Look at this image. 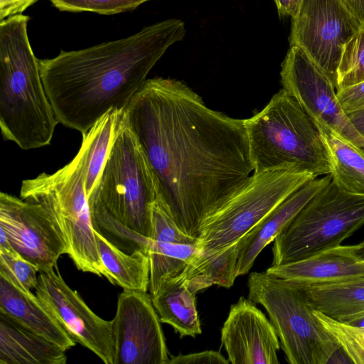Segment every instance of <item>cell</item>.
Segmentation results:
<instances>
[{"instance_id":"cell-1","label":"cell","mask_w":364,"mask_h":364,"mask_svg":"<svg viewBox=\"0 0 364 364\" xmlns=\"http://www.w3.org/2000/svg\"><path fill=\"white\" fill-rule=\"evenodd\" d=\"M178 227L196 238L205 218L254 172L245 119L208 108L183 82L147 79L124 109Z\"/></svg>"},{"instance_id":"cell-2","label":"cell","mask_w":364,"mask_h":364,"mask_svg":"<svg viewBox=\"0 0 364 364\" xmlns=\"http://www.w3.org/2000/svg\"><path fill=\"white\" fill-rule=\"evenodd\" d=\"M185 35L182 21L168 19L124 38L39 60L58 122L83 135L110 110H124L167 48Z\"/></svg>"},{"instance_id":"cell-3","label":"cell","mask_w":364,"mask_h":364,"mask_svg":"<svg viewBox=\"0 0 364 364\" xmlns=\"http://www.w3.org/2000/svg\"><path fill=\"white\" fill-rule=\"evenodd\" d=\"M156 180L124 113L98 183L88 197L94 230L121 250L147 253Z\"/></svg>"},{"instance_id":"cell-4","label":"cell","mask_w":364,"mask_h":364,"mask_svg":"<svg viewBox=\"0 0 364 364\" xmlns=\"http://www.w3.org/2000/svg\"><path fill=\"white\" fill-rule=\"evenodd\" d=\"M28 21L18 14L0 22V128L5 140L23 150L49 145L58 123L28 40Z\"/></svg>"},{"instance_id":"cell-5","label":"cell","mask_w":364,"mask_h":364,"mask_svg":"<svg viewBox=\"0 0 364 364\" xmlns=\"http://www.w3.org/2000/svg\"><path fill=\"white\" fill-rule=\"evenodd\" d=\"M253 173L284 167L314 176L331 174L321 136L307 113L284 89L259 112L245 119Z\"/></svg>"},{"instance_id":"cell-6","label":"cell","mask_w":364,"mask_h":364,"mask_svg":"<svg viewBox=\"0 0 364 364\" xmlns=\"http://www.w3.org/2000/svg\"><path fill=\"white\" fill-rule=\"evenodd\" d=\"M82 136L75 156L53 173H42L34 178L23 180L20 198L42 204L54 216L67 241L68 256L79 270L107 279L85 190L90 137L87 132Z\"/></svg>"},{"instance_id":"cell-7","label":"cell","mask_w":364,"mask_h":364,"mask_svg":"<svg viewBox=\"0 0 364 364\" xmlns=\"http://www.w3.org/2000/svg\"><path fill=\"white\" fill-rule=\"evenodd\" d=\"M247 287L248 299L261 304L268 314L289 363H328L341 349L295 281L254 272Z\"/></svg>"},{"instance_id":"cell-8","label":"cell","mask_w":364,"mask_h":364,"mask_svg":"<svg viewBox=\"0 0 364 364\" xmlns=\"http://www.w3.org/2000/svg\"><path fill=\"white\" fill-rule=\"evenodd\" d=\"M315 178L293 167L253 173L238 191L205 218L194 259L211 257L237 243L287 198Z\"/></svg>"},{"instance_id":"cell-9","label":"cell","mask_w":364,"mask_h":364,"mask_svg":"<svg viewBox=\"0 0 364 364\" xmlns=\"http://www.w3.org/2000/svg\"><path fill=\"white\" fill-rule=\"evenodd\" d=\"M364 225V195L332 180L275 237L271 266L296 262L334 247Z\"/></svg>"},{"instance_id":"cell-10","label":"cell","mask_w":364,"mask_h":364,"mask_svg":"<svg viewBox=\"0 0 364 364\" xmlns=\"http://www.w3.org/2000/svg\"><path fill=\"white\" fill-rule=\"evenodd\" d=\"M361 28L342 0H302L291 18L290 47L302 49L336 88L343 47Z\"/></svg>"},{"instance_id":"cell-11","label":"cell","mask_w":364,"mask_h":364,"mask_svg":"<svg viewBox=\"0 0 364 364\" xmlns=\"http://www.w3.org/2000/svg\"><path fill=\"white\" fill-rule=\"evenodd\" d=\"M281 82L312 121L323 122L364 150V138L351 124L328 75L300 48L290 47L282 64Z\"/></svg>"},{"instance_id":"cell-12","label":"cell","mask_w":364,"mask_h":364,"mask_svg":"<svg viewBox=\"0 0 364 364\" xmlns=\"http://www.w3.org/2000/svg\"><path fill=\"white\" fill-rule=\"evenodd\" d=\"M0 228L13 248L34 264L39 272L54 269L59 257L68 255L63 230L41 203L1 192Z\"/></svg>"},{"instance_id":"cell-13","label":"cell","mask_w":364,"mask_h":364,"mask_svg":"<svg viewBox=\"0 0 364 364\" xmlns=\"http://www.w3.org/2000/svg\"><path fill=\"white\" fill-rule=\"evenodd\" d=\"M112 323L114 364H168L161 322L147 291L124 289Z\"/></svg>"},{"instance_id":"cell-14","label":"cell","mask_w":364,"mask_h":364,"mask_svg":"<svg viewBox=\"0 0 364 364\" xmlns=\"http://www.w3.org/2000/svg\"><path fill=\"white\" fill-rule=\"evenodd\" d=\"M35 294L76 343L90 350L105 364H114L112 320H105L94 313L66 284L57 266L40 272Z\"/></svg>"},{"instance_id":"cell-15","label":"cell","mask_w":364,"mask_h":364,"mask_svg":"<svg viewBox=\"0 0 364 364\" xmlns=\"http://www.w3.org/2000/svg\"><path fill=\"white\" fill-rule=\"evenodd\" d=\"M220 340L230 363H279L281 346L272 323L256 304L244 296L231 305Z\"/></svg>"},{"instance_id":"cell-16","label":"cell","mask_w":364,"mask_h":364,"mask_svg":"<svg viewBox=\"0 0 364 364\" xmlns=\"http://www.w3.org/2000/svg\"><path fill=\"white\" fill-rule=\"evenodd\" d=\"M266 272L306 283L364 278V240L356 245H340L296 262L270 266Z\"/></svg>"},{"instance_id":"cell-17","label":"cell","mask_w":364,"mask_h":364,"mask_svg":"<svg viewBox=\"0 0 364 364\" xmlns=\"http://www.w3.org/2000/svg\"><path fill=\"white\" fill-rule=\"evenodd\" d=\"M332 179L331 174L314 178L294 192L237 242V277L245 275L263 249Z\"/></svg>"},{"instance_id":"cell-18","label":"cell","mask_w":364,"mask_h":364,"mask_svg":"<svg viewBox=\"0 0 364 364\" xmlns=\"http://www.w3.org/2000/svg\"><path fill=\"white\" fill-rule=\"evenodd\" d=\"M0 312L65 351L76 345L36 294L21 288L1 273Z\"/></svg>"},{"instance_id":"cell-19","label":"cell","mask_w":364,"mask_h":364,"mask_svg":"<svg viewBox=\"0 0 364 364\" xmlns=\"http://www.w3.org/2000/svg\"><path fill=\"white\" fill-rule=\"evenodd\" d=\"M295 282L314 310L344 323L364 319V278L326 283Z\"/></svg>"},{"instance_id":"cell-20","label":"cell","mask_w":364,"mask_h":364,"mask_svg":"<svg viewBox=\"0 0 364 364\" xmlns=\"http://www.w3.org/2000/svg\"><path fill=\"white\" fill-rule=\"evenodd\" d=\"M65 352L0 312V364H65Z\"/></svg>"},{"instance_id":"cell-21","label":"cell","mask_w":364,"mask_h":364,"mask_svg":"<svg viewBox=\"0 0 364 364\" xmlns=\"http://www.w3.org/2000/svg\"><path fill=\"white\" fill-rule=\"evenodd\" d=\"M196 294L179 274L164 282L151 296L160 321L172 326L181 338L202 333Z\"/></svg>"},{"instance_id":"cell-22","label":"cell","mask_w":364,"mask_h":364,"mask_svg":"<svg viewBox=\"0 0 364 364\" xmlns=\"http://www.w3.org/2000/svg\"><path fill=\"white\" fill-rule=\"evenodd\" d=\"M326 148L332 181L351 193L364 195V150L323 122L313 121Z\"/></svg>"},{"instance_id":"cell-23","label":"cell","mask_w":364,"mask_h":364,"mask_svg":"<svg viewBox=\"0 0 364 364\" xmlns=\"http://www.w3.org/2000/svg\"><path fill=\"white\" fill-rule=\"evenodd\" d=\"M96 237L100 257L109 282L123 289L147 291L150 281L148 254L143 250L127 253L97 232Z\"/></svg>"},{"instance_id":"cell-24","label":"cell","mask_w":364,"mask_h":364,"mask_svg":"<svg viewBox=\"0 0 364 364\" xmlns=\"http://www.w3.org/2000/svg\"><path fill=\"white\" fill-rule=\"evenodd\" d=\"M198 242L178 243L163 240H149L150 262L149 290L154 296L166 280L181 274L198 254Z\"/></svg>"},{"instance_id":"cell-25","label":"cell","mask_w":364,"mask_h":364,"mask_svg":"<svg viewBox=\"0 0 364 364\" xmlns=\"http://www.w3.org/2000/svg\"><path fill=\"white\" fill-rule=\"evenodd\" d=\"M124 110L112 109L87 132L90 137L86 161L85 190L87 198L100 179Z\"/></svg>"},{"instance_id":"cell-26","label":"cell","mask_w":364,"mask_h":364,"mask_svg":"<svg viewBox=\"0 0 364 364\" xmlns=\"http://www.w3.org/2000/svg\"><path fill=\"white\" fill-rule=\"evenodd\" d=\"M314 314L336 341L350 362L364 364V326L338 322L316 310Z\"/></svg>"},{"instance_id":"cell-27","label":"cell","mask_w":364,"mask_h":364,"mask_svg":"<svg viewBox=\"0 0 364 364\" xmlns=\"http://www.w3.org/2000/svg\"><path fill=\"white\" fill-rule=\"evenodd\" d=\"M364 81V28L344 46L337 70L336 90Z\"/></svg>"},{"instance_id":"cell-28","label":"cell","mask_w":364,"mask_h":364,"mask_svg":"<svg viewBox=\"0 0 364 364\" xmlns=\"http://www.w3.org/2000/svg\"><path fill=\"white\" fill-rule=\"evenodd\" d=\"M38 267L14 248L0 249V273L26 290L36 289L38 284Z\"/></svg>"},{"instance_id":"cell-29","label":"cell","mask_w":364,"mask_h":364,"mask_svg":"<svg viewBox=\"0 0 364 364\" xmlns=\"http://www.w3.org/2000/svg\"><path fill=\"white\" fill-rule=\"evenodd\" d=\"M149 0H50L60 11L114 14L132 10Z\"/></svg>"},{"instance_id":"cell-30","label":"cell","mask_w":364,"mask_h":364,"mask_svg":"<svg viewBox=\"0 0 364 364\" xmlns=\"http://www.w3.org/2000/svg\"><path fill=\"white\" fill-rule=\"evenodd\" d=\"M225 358L220 352L215 350H205L199 353L186 355H170L168 364H228Z\"/></svg>"},{"instance_id":"cell-31","label":"cell","mask_w":364,"mask_h":364,"mask_svg":"<svg viewBox=\"0 0 364 364\" xmlns=\"http://www.w3.org/2000/svg\"><path fill=\"white\" fill-rule=\"evenodd\" d=\"M336 97L346 113L364 106V81L336 90Z\"/></svg>"},{"instance_id":"cell-32","label":"cell","mask_w":364,"mask_h":364,"mask_svg":"<svg viewBox=\"0 0 364 364\" xmlns=\"http://www.w3.org/2000/svg\"><path fill=\"white\" fill-rule=\"evenodd\" d=\"M37 0H0V19L22 14Z\"/></svg>"},{"instance_id":"cell-33","label":"cell","mask_w":364,"mask_h":364,"mask_svg":"<svg viewBox=\"0 0 364 364\" xmlns=\"http://www.w3.org/2000/svg\"><path fill=\"white\" fill-rule=\"evenodd\" d=\"M302 0H274L280 16L294 17Z\"/></svg>"},{"instance_id":"cell-34","label":"cell","mask_w":364,"mask_h":364,"mask_svg":"<svg viewBox=\"0 0 364 364\" xmlns=\"http://www.w3.org/2000/svg\"><path fill=\"white\" fill-rule=\"evenodd\" d=\"M364 28V0H342Z\"/></svg>"},{"instance_id":"cell-35","label":"cell","mask_w":364,"mask_h":364,"mask_svg":"<svg viewBox=\"0 0 364 364\" xmlns=\"http://www.w3.org/2000/svg\"><path fill=\"white\" fill-rule=\"evenodd\" d=\"M357 132L364 138V106L347 113Z\"/></svg>"},{"instance_id":"cell-36","label":"cell","mask_w":364,"mask_h":364,"mask_svg":"<svg viewBox=\"0 0 364 364\" xmlns=\"http://www.w3.org/2000/svg\"><path fill=\"white\" fill-rule=\"evenodd\" d=\"M10 241L5 231L0 228V249H12Z\"/></svg>"}]
</instances>
